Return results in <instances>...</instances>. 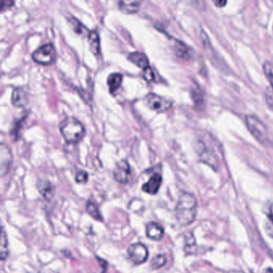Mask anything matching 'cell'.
<instances>
[{
	"label": "cell",
	"instance_id": "7402d4cb",
	"mask_svg": "<svg viewBox=\"0 0 273 273\" xmlns=\"http://www.w3.org/2000/svg\"><path fill=\"white\" fill-rule=\"evenodd\" d=\"M69 21L70 23H71V25L73 26L74 30H75V32H76V33L80 35H87V36L89 35L90 32H87V28L83 26V24H80L77 20H75V19L71 20V19H70Z\"/></svg>",
	"mask_w": 273,
	"mask_h": 273
},
{
	"label": "cell",
	"instance_id": "7a4b0ae2",
	"mask_svg": "<svg viewBox=\"0 0 273 273\" xmlns=\"http://www.w3.org/2000/svg\"><path fill=\"white\" fill-rule=\"evenodd\" d=\"M60 131L66 142L68 144H77L84 138L85 127L83 123L75 117H67L60 124Z\"/></svg>",
	"mask_w": 273,
	"mask_h": 273
},
{
	"label": "cell",
	"instance_id": "f1b7e54d",
	"mask_svg": "<svg viewBox=\"0 0 273 273\" xmlns=\"http://www.w3.org/2000/svg\"><path fill=\"white\" fill-rule=\"evenodd\" d=\"M39 273H57V272H54V271H48V272H39Z\"/></svg>",
	"mask_w": 273,
	"mask_h": 273
},
{
	"label": "cell",
	"instance_id": "9a60e30c",
	"mask_svg": "<svg viewBox=\"0 0 273 273\" xmlns=\"http://www.w3.org/2000/svg\"><path fill=\"white\" fill-rule=\"evenodd\" d=\"M38 189L40 191V194L44 196L46 200H51L53 197L55 188L52 183L49 181H40L38 184Z\"/></svg>",
	"mask_w": 273,
	"mask_h": 273
},
{
	"label": "cell",
	"instance_id": "277c9868",
	"mask_svg": "<svg viewBox=\"0 0 273 273\" xmlns=\"http://www.w3.org/2000/svg\"><path fill=\"white\" fill-rule=\"evenodd\" d=\"M32 60L42 65H50L56 61L57 52L52 44L42 45L32 55Z\"/></svg>",
	"mask_w": 273,
	"mask_h": 273
},
{
	"label": "cell",
	"instance_id": "2e32d148",
	"mask_svg": "<svg viewBox=\"0 0 273 273\" xmlns=\"http://www.w3.org/2000/svg\"><path fill=\"white\" fill-rule=\"evenodd\" d=\"M87 37L91 52L95 56H98L100 52V40L98 32L96 31H91Z\"/></svg>",
	"mask_w": 273,
	"mask_h": 273
},
{
	"label": "cell",
	"instance_id": "3957f363",
	"mask_svg": "<svg viewBox=\"0 0 273 273\" xmlns=\"http://www.w3.org/2000/svg\"><path fill=\"white\" fill-rule=\"evenodd\" d=\"M245 122L248 131L253 135L254 138L260 144H266L268 141V135L264 123L258 117L253 115L246 116Z\"/></svg>",
	"mask_w": 273,
	"mask_h": 273
},
{
	"label": "cell",
	"instance_id": "52a82bcc",
	"mask_svg": "<svg viewBox=\"0 0 273 273\" xmlns=\"http://www.w3.org/2000/svg\"><path fill=\"white\" fill-rule=\"evenodd\" d=\"M131 167L127 161L123 160V161L117 163L116 166L113 172L114 179L116 180L117 182L122 184H127L130 180V177H131Z\"/></svg>",
	"mask_w": 273,
	"mask_h": 273
},
{
	"label": "cell",
	"instance_id": "8992f818",
	"mask_svg": "<svg viewBox=\"0 0 273 273\" xmlns=\"http://www.w3.org/2000/svg\"><path fill=\"white\" fill-rule=\"evenodd\" d=\"M127 255L134 264L139 265L147 261L149 255V249L144 243H133L127 248Z\"/></svg>",
	"mask_w": 273,
	"mask_h": 273
},
{
	"label": "cell",
	"instance_id": "5b68a950",
	"mask_svg": "<svg viewBox=\"0 0 273 273\" xmlns=\"http://www.w3.org/2000/svg\"><path fill=\"white\" fill-rule=\"evenodd\" d=\"M145 100L147 106L151 110L158 113L169 111L173 105V102L171 101L170 99L163 97V96L153 93V92L148 94L145 96Z\"/></svg>",
	"mask_w": 273,
	"mask_h": 273
},
{
	"label": "cell",
	"instance_id": "ffe728a7",
	"mask_svg": "<svg viewBox=\"0 0 273 273\" xmlns=\"http://www.w3.org/2000/svg\"><path fill=\"white\" fill-rule=\"evenodd\" d=\"M166 263V255L164 254H159V255L154 256L151 260V267L155 270L160 269L161 267H164Z\"/></svg>",
	"mask_w": 273,
	"mask_h": 273
},
{
	"label": "cell",
	"instance_id": "484cf974",
	"mask_svg": "<svg viewBox=\"0 0 273 273\" xmlns=\"http://www.w3.org/2000/svg\"><path fill=\"white\" fill-rule=\"evenodd\" d=\"M15 2L13 1H9V0H3L1 2V12H4L5 11H8L14 6Z\"/></svg>",
	"mask_w": 273,
	"mask_h": 273
},
{
	"label": "cell",
	"instance_id": "83f0119b",
	"mask_svg": "<svg viewBox=\"0 0 273 273\" xmlns=\"http://www.w3.org/2000/svg\"><path fill=\"white\" fill-rule=\"evenodd\" d=\"M263 273H273V269L272 268H270V267H268V268H267V269H266Z\"/></svg>",
	"mask_w": 273,
	"mask_h": 273
},
{
	"label": "cell",
	"instance_id": "8fae6325",
	"mask_svg": "<svg viewBox=\"0 0 273 273\" xmlns=\"http://www.w3.org/2000/svg\"><path fill=\"white\" fill-rule=\"evenodd\" d=\"M145 232H146L147 237L153 239L155 241H160L165 236V229H164V228L161 224L155 221L148 223Z\"/></svg>",
	"mask_w": 273,
	"mask_h": 273
},
{
	"label": "cell",
	"instance_id": "4316f807",
	"mask_svg": "<svg viewBox=\"0 0 273 273\" xmlns=\"http://www.w3.org/2000/svg\"><path fill=\"white\" fill-rule=\"evenodd\" d=\"M214 4L218 8H223L227 4V1H215Z\"/></svg>",
	"mask_w": 273,
	"mask_h": 273
},
{
	"label": "cell",
	"instance_id": "ac0fdd59",
	"mask_svg": "<svg viewBox=\"0 0 273 273\" xmlns=\"http://www.w3.org/2000/svg\"><path fill=\"white\" fill-rule=\"evenodd\" d=\"M0 253H1V260L4 261L8 257L9 250H8V239L4 227H2V232H1V244H0Z\"/></svg>",
	"mask_w": 273,
	"mask_h": 273
},
{
	"label": "cell",
	"instance_id": "ba28073f",
	"mask_svg": "<svg viewBox=\"0 0 273 273\" xmlns=\"http://www.w3.org/2000/svg\"><path fill=\"white\" fill-rule=\"evenodd\" d=\"M12 153L11 152V149L6 144L1 143L0 145V170H1V176H4L8 174V171L10 169L11 165H12Z\"/></svg>",
	"mask_w": 273,
	"mask_h": 273
},
{
	"label": "cell",
	"instance_id": "44dd1931",
	"mask_svg": "<svg viewBox=\"0 0 273 273\" xmlns=\"http://www.w3.org/2000/svg\"><path fill=\"white\" fill-rule=\"evenodd\" d=\"M263 73L270 83L268 89L273 93V64L271 62H265L263 67Z\"/></svg>",
	"mask_w": 273,
	"mask_h": 273
},
{
	"label": "cell",
	"instance_id": "6da1fadb",
	"mask_svg": "<svg viewBox=\"0 0 273 273\" xmlns=\"http://www.w3.org/2000/svg\"><path fill=\"white\" fill-rule=\"evenodd\" d=\"M196 214L197 201L195 196L189 192H182L176 206V217L179 224L190 225L196 220Z\"/></svg>",
	"mask_w": 273,
	"mask_h": 273
},
{
	"label": "cell",
	"instance_id": "e0dca14e",
	"mask_svg": "<svg viewBox=\"0 0 273 273\" xmlns=\"http://www.w3.org/2000/svg\"><path fill=\"white\" fill-rule=\"evenodd\" d=\"M86 211H87V213L89 214L91 217L93 218L94 220L99 222L103 221V218L102 216L101 212H100L98 206L95 203L88 200L86 203Z\"/></svg>",
	"mask_w": 273,
	"mask_h": 273
},
{
	"label": "cell",
	"instance_id": "5bb4252c",
	"mask_svg": "<svg viewBox=\"0 0 273 273\" xmlns=\"http://www.w3.org/2000/svg\"><path fill=\"white\" fill-rule=\"evenodd\" d=\"M123 76L122 74L115 72L111 73L107 78V83L108 85L109 90L111 93H114L120 87L122 82H123Z\"/></svg>",
	"mask_w": 273,
	"mask_h": 273
},
{
	"label": "cell",
	"instance_id": "d4e9b609",
	"mask_svg": "<svg viewBox=\"0 0 273 273\" xmlns=\"http://www.w3.org/2000/svg\"><path fill=\"white\" fill-rule=\"evenodd\" d=\"M143 76H144V78L146 79L147 81H153L155 79L154 71H153V69H152L151 67H149V68L144 70Z\"/></svg>",
	"mask_w": 273,
	"mask_h": 273
},
{
	"label": "cell",
	"instance_id": "4fadbf2b",
	"mask_svg": "<svg viewBox=\"0 0 273 273\" xmlns=\"http://www.w3.org/2000/svg\"><path fill=\"white\" fill-rule=\"evenodd\" d=\"M140 1H120L118 3L119 10L125 14H135L141 6Z\"/></svg>",
	"mask_w": 273,
	"mask_h": 273
},
{
	"label": "cell",
	"instance_id": "603a6c76",
	"mask_svg": "<svg viewBox=\"0 0 273 273\" xmlns=\"http://www.w3.org/2000/svg\"><path fill=\"white\" fill-rule=\"evenodd\" d=\"M88 180V174L85 171H79L75 175V181L79 184H84Z\"/></svg>",
	"mask_w": 273,
	"mask_h": 273
},
{
	"label": "cell",
	"instance_id": "cb8c5ba5",
	"mask_svg": "<svg viewBox=\"0 0 273 273\" xmlns=\"http://www.w3.org/2000/svg\"><path fill=\"white\" fill-rule=\"evenodd\" d=\"M265 231L268 236L273 238V212L268 215L265 224Z\"/></svg>",
	"mask_w": 273,
	"mask_h": 273
},
{
	"label": "cell",
	"instance_id": "7c38bea8",
	"mask_svg": "<svg viewBox=\"0 0 273 273\" xmlns=\"http://www.w3.org/2000/svg\"><path fill=\"white\" fill-rule=\"evenodd\" d=\"M127 59L132 62L133 64H135L139 68H142L143 70H145L150 67L149 59L145 54L141 53V52H135L129 53Z\"/></svg>",
	"mask_w": 273,
	"mask_h": 273
},
{
	"label": "cell",
	"instance_id": "d6986e66",
	"mask_svg": "<svg viewBox=\"0 0 273 273\" xmlns=\"http://www.w3.org/2000/svg\"><path fill=\"white\" fill-rule=\"evenodd\" d=\"M176 56L184 60H188L192 56L190 48H188L181 42H178V44H176Z\"/></svg>",
	"mask_w": 273,
	"mask_h": 273
},
{
	"label": "cell",
	"instance_id": "30bf717a",
	"mask_svg": "<svg viewBox=\"0 0 273 273\" xmlns=\"http://www.w3.org/2000/svg\"><path fill=\"white\" fill-rule=\"evenodd\" d=\"M29 100L28 92L24 87H16L12 91V103L16 107H26Z\"/></svg>",
	"mask_w": 273,
	"mask_h": 273
},
{
	"label": "cell",
	"instance_id": "9c48e42d",
	"mask_svg": "<svg viewBox=\"0 0 273 273\" xmlns=\"http://www.w3.org/2000/svg\"><path fill=\"white\" fill-rule=\"evenodd\" d=\"M162 176L160 173H155L151 176L148 182L142 186V190L149 195H156L158 193L161 184H162Z\"/></svg>",
	"mask_w": 273,
	"mask_h": 273
}]
</instances>
